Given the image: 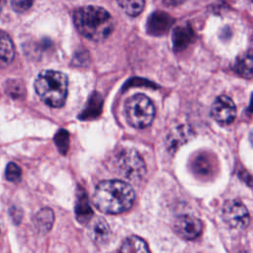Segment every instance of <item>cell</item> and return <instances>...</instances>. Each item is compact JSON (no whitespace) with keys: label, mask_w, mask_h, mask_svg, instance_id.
<instances>
[{"label":"cell","mask_w":253,"mask_h":253,"mask_svg":"<svg viewBox=\"0 0 253 253\" xmlns=\"http://www.w3.org/2000/svg\"><path fill=\"white\" fill-rule=\"evenodd\" d=\"M76 213L78 215L79 219H83V218H87L88 216L92 215V211L88 205V202L85 199H78V203L76 206Z\"/></svg>","instance_id":"cell-19"},{"label":"cell","mask_w":253,"mask_h":253,"mask_svg":"<svg viewBox=\"0 0 253 253\" xmlns=\"http://www.w3.org/2000/svg\"><path fill=\"white\" fill-rule=\"evenodd\" d=\"M115 166L122 177L130 181L139 180L146 171L142 157L133 149L121 150L116 157Z\"/></svg>","instance_id":"cell-5"},{"label":"cell","mask_w":253,"mask_h":253,"mask_svg":"<svg viewBox=\"0 0 253 253\" xmlns=\"http://www.w3.org/2000/svg\"><path fill=\"white\" fill-rule=\"evenodd\" d=\"M73 21L78 32L85 38L100 42L114 30V20L107 10L99 6H84L75 10Z\"/></svg>","instance_id":"cell-2"},{"label":"cell","mask_w":253,"mask_h":253,"mask_svg":"<svg viewBox=\"0 0 253 253\" xmlns=\"http://www.w3.org/2000/svg\"><path fill=\"white\" fill-rule=\"evenodd\" d=\"M35 0H11V6L14 11L22 13L32 7Z\"/></svg>","instance_id":"cell-20"},{"label":"cell","mask_w":253,"mask_h":253,"mask_svg":"<svg viewBox=\"0 0 253 253\" xmlns=\"http://www.w3.org/2000/svg\"><path fill=\"white\" fill-rule=\"evenodd\" d=\"M53 220H54V215L52 211L48 208H44L37 212L34 218V223L36 228L40 232L44 233L51 228Z\"/></svg>","instance_id":"cell-13"},{"label":"cell","mask_w":253,"mask_h":253,"mask_svg":"<svg viewBox=\"0 0 253 253\" xmlns=\"http://www.w3.org/2000/svg\"><path fill=\"white\" fill-rule=\"evenodd\" d=\"M15 48L10 37L0 32V67L8 65L14 58Z\"/></svg>","instance_id":"cell-11"},{"label":"cell","mask_w":253,"mask_h":253,"mask_svg":"<svg viewBox=\"0 0 253 253\" xmlns=\"http://www.w3.org/2000/svg\"><path fill=\"white\" fill-rule=\"evenodd\" d=\"M222 218L227 225L235 229L245 228L250 221L247 208L237 200L226 201L222 207Z\"/></svg>","instance_id":"cell-6"},{"label":"cell","mask_w":253,"mask_h":253,"mask_svg":"<svg viewBox=\"0 0 253 253\" xmlns=\"http://www.w3.org/2000/svg\"><path fill=\"white\" fill-rule=\"evenodd\" d=\"M154 115V106L150 99L145 95L136 94L126 101V120L133 127L142 128L148 126L152 123Z\"/></svg>","instance_id":"cell-4"},{"label":"cell","mask_w":253,"mask_h":253,"mask_svg":"<svg viewBox=\"0 0 253 253\" xmlns=\"http://www.w3.org/2000/svg\"><path fill=\"white\" fill-rule=\"evenodd\" d=\"M6 1H7V0H0V12L2 11V9H3V7H4L5 3H6Z\"/></svg>","instance_id":"cell-22"},{"label":"cell","mask_w":253,"mask_h":253,"mask_svg":"<svg viewBox=\"0 0 253 253\" xmlns=\"http://www.w3.org/2000/svg\"><path fill=\"white\" fill-rule=\"evenodd\" d=\"M173 23L174 19L169 14L162 11H156L149 16L146 29L151 35L161 36L170 29Z\"/></svg>","instance_id":"cell-9"},{"label":"cell","mask_w":253,"mask_h":253,"mask_svg":"<svg viewBox=\"0 0 253 253\" xmlns=\"http://www.w3.org/2000/svg\"><path fill=\"white\" fill-rule=\"evenodd\" d=\"M35 90L44 104L59 108L63 106L67 97V77L60 71L43 70L36 78Z\"/></svg>","instance_id":"cell-3"},{"label":"cell","mask_w":253,"mask_h":253,"mask_svg":"<svg viewBox=\"0 0 253 253\" xmlns=\"http://www.w3.org/2000/svg\"><path fill=\"white\" fill-rule=\"evenodd\" d=\"M186 0H162V2L167 6H178L183 4Z\"/></svg>","instance_id":"cell-21"},{"label":"cell","mask_w":253,"mask_h":253,"mask_svg":"<svg viewBox=\"0 0 253 253\" xmlns=\"http://www.w3.org/2000/svg\"><path fill=\"white\" fill-rule=\"evenodd\" d=\"M173 227L180 237L188 240L197 238L203 230L201 220L190 214H183L176 217Z\"/></svg>","instance_id":"cell-8"},{"label":"cell","mask_w":253,"mask_h":253,"mask_svg":"<svg viewBox=\"0 0 253 253\" xmlns=\"http://www.w3.org/2000/svg\"><path fill=\"white\" fill-rule=\"evenodd\" d=\"M89 234L94 242L104 244L110 237V227L102 217H96L89 226Z\"/></svg>","instance_id":"cell-10"},{"label":"cell","mask_w":253,"mask_h":253,"mask_svg":"<svg viewBox=\"0 0 253 253\" xmlns=\"http://www.w3.org/2000/svg\"><path fill=\"white\" fill-rule=\"evenodd\" d=\"M22 176V170L21 168L14 162H10L6 166L5 170V177L8 181L11 182H19L21 180Z\"/></svg>","instance_id":"cell-18"},{"label":"cell","mask_w":253,"mask_h":253,"mask_svg":"<svg viewBox=\"0 0 253 253\" xmlns=\"http://www.w3.org/2000/svg\"><path fill=\"white\" fill-rule=\"evenodd\" d=\"M5 91L13 99H20L25 95L24 85L21 81L16 79L8 80L5 83Z\"/></svg>","instance_id":"cell-17"},{"label":"cell","mask_w":253,"mask_h":253,"mask_svg":"<svg viewBox=\"0 0 253 253\" xmlns=\"http://www.w3.org/2000/svg\"><path fill=\"white\" fill-rule=\"evenodd\" d=\"M132 187L121 180L100 182L94 191L93 201L96 208L105 213H121L129 210L134 202Z\"/></svg>","instance_id":"cell-1"},{"label":"cell","mask_w":253,"mask_h":253,"mask_svg":"<svg viewBox=\"0 0 253 253\" xmlns=\"http://www.w3.org/2000/svg\"><path fill=\"white\" fill-rule=\"evenodd\" d=\"M252 52L251 50H249L247 53H245L243 56H241L240 58L237 59L236 63H235V71L241 75L242 77L245 78H252Z\"/></svg>","instance_id":"cell-15"},{"label":"cell","mask_w":253,"mask_h":253,"mask_svg":"<svg viewBox=\"0 0 253 253\" xmlns=\"http://www.w3.org/2000/svg\"><path fill=\"white\" fill-rule=\"evenodd\" d=\"M211 115L219 125H229L236 117V106L231 98L226 95H220L213 101L211 108Z\"/></svg>","instance_id":"cell-7"},{"label":"cell","mask_w":253,"mask_h":253,"mask_svg":"<svg viewBox=\"0 0 253 253\" xmlns=\"http://www.w3.org/2000/svg\"><path fill=\"white\" fill-rule=\"evenodd\" d=\"M120 251L126 253H142L149 252V249L143 239L137 236H130L123 242Z\"/></svg>","instance_id":"cell-14"},{"label":"cell","mask_w":253,"mask_h":253,"mask_svg":"<svg viewBox=\"0 0 253 253\" xmlns=\"http://www.w3.org/2000/svg\"><path fill=\"white\" fill-rule=\"evenodd\" d=\"M194 32L190 26H179L173 33V44L176 49L185 48L193 40Z\"/></svg>","instance_id":"cell-12"},{"label":"cell","mask_w":253,"mask_h":253,"mask_svg":"<svg viewBox=\"0 0 253 253\" xmlns=\"http://www.w3.org/2000/svg\"><path fill=\"white\" fill-rule=\"evenodd\" d=\"M120 8L129 16L139 15L144 8V0H117Z\"/></svg>","instance_id":"cell-16"}]
</instances>
